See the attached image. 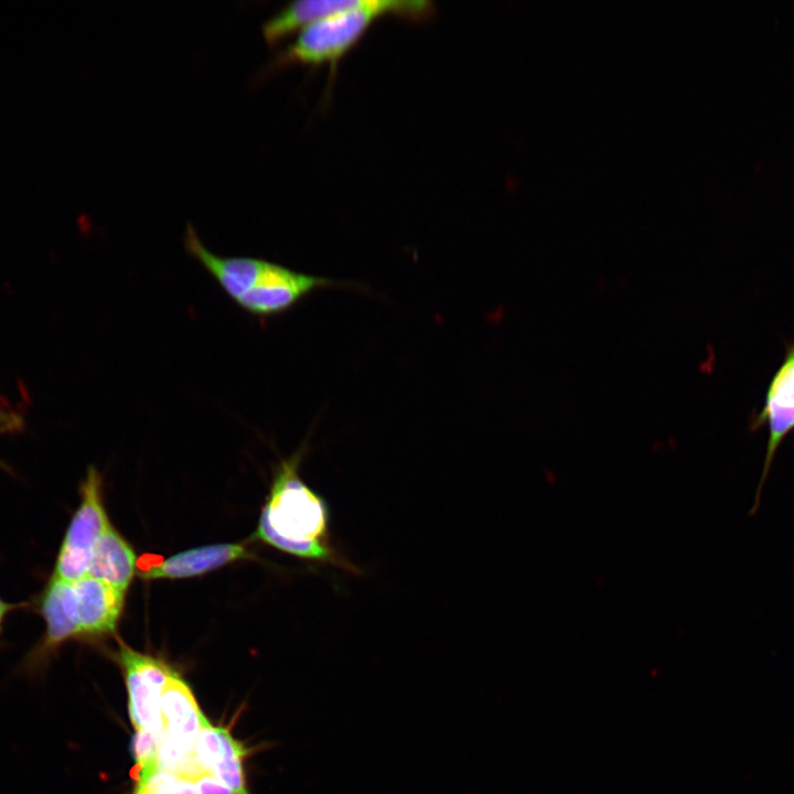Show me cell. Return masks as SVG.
<instances>
[{
  "mask_svg": "<svg viewBox=\"0 0 794 794\" xmlns=\"http://www.w3.org/2000/svg\"><path fill=\"white\" fill-rule=\"evenodd\" d=\"M305 451L304 443L278 466L256 537L292 556L356 573L358 569L334 544L328 502L299 474Z\"/></svg>",
  "mask_w": 794,
  "mask_h": 794,
  "instance_id": "cell-1",
  "label": "cell"
},
{
  "mask_svg": "<svg viewBox=\"0 0 794 794\" xmlns=\"http://www.w3.org/2000/svg\"><path fill=\"white\" fill-rule=\"evenodd\" d=\"M184 249L242 310L259 319L281 315L318 290L353 287L335 279L299 272L254 257H223L211 251L195 227L184 230Z\"/></svg>",
  "mask_w": 794,
  "mask_h": 794,
  "instance_id": "cell-2",
  "label": "cell"
},
{
  "mask_svg": "<svg viewBox=\"0 0 794 794\" xmlns=\"http://www.w3.org/2000/svg\"><path fill=\"white\" fill-rule=\"evenodd\" d=\"M436 9L430 1L361 0L346 11L330 15L299 32L297 37L273 56L256 75L254 82H265L291 66L336 69L341 60L362 40L379 19L394 17L411 22L432 18Z\"/></svg>",
  "mask_w": 794,
  "mask_h": 794,
  "instance_id": "cell-3",
  "label": "cell"
},
{
  "mask_svg": "<svg viewBox=\"0 0 794 794\" xmlns=\"http://www.w3.org/2000/svg\"><path fill=\"white\" fill-rule=\"evenodd\" d=\"M101 480L95 468L82 484V500L61 545L52 578L76 581L87 576L95 547L110 526L101 500Z\"/></svg>",
  "mask_w": 794,
  "mask_h": 794,
  "instance_id": "cell-4",
  "label": "cell"
},
{
  "mask_svg": "<svg viewBox=\"0 0 794 794\" xmlns=\"http://www.w3.org/2000/svg\"><path fill=\"white\" fill-rule=\"evenodd\" d=\"M163 737L158 754L160 771L178 774L201 729L210 721L187 684L174 673L161 695Z\"/></svg>",
  "mask_w": 794,
  "mask_h": 794,
  "instance_id": "cell-5",
  "label": "cell"
},
{
  "mask_svg": "<svg viewBox=\"0 0 794 794\" xmlns=\"http://www.w3.org/2000/svg\"><path fill=\"white\" fill-rule=\"evenodd\" d=\"M118 661L128 690V707L136 730L163 733L161 695L175 673L163 661L120 643Z\"/></svg>",
  "mask_w": 794,
  "mask_h": 794,
  "instance_id": "cell-6",
  "label": "cell"
},
{
  "mask_svg": "<svg viewBox=\"0 0 794 794\" xmlns=\"http://www.w3.org/2000/svg\"><path fill=\"white\" fill-rule=\"evenodd\" d=\"M764 426H768L769 438L750 515L760 507L762 491L779 448L794 430V340L786 344L783 362L772 376L762 408L752 416L749 429L754 432Z\"/></svg>",
  "mask_w": 794,
  "mask_h": 794,
  "instance_id": "cell-7",
  "label": "cell"
},
{
  "mask_svg": "<svg viewBox=\"0 0 794 794\" xmlns=\"http://www.w3.org/2000/svg\"><path fill=\"white\" fill-rule=\"evenodd\" d=\"M73 587L81 634L99 636L112 633L126 592L89 576L73 581Z\"/></svg>",
  "mask_w": 794,
  "mask_h": 794,
  "instance_id": "cell-8",
  "label": "cell"
},
{
  "mask_svg": "<svg viewBox=\"0 0 794 794\" xmlns=\"http://www.w3.org/2000/svg\"><path fill=\"white\" fill-rule=\"evenodd\" d=\"M248 557L243 544H214L201 546L172 555L171 557L142 568L143 579H180L195 577L233 561Z\"/></svg>",
  "mask_w": 794,
  "mask_h": 794,
  "instance_id": "cell-9",
  "label": "cell"
},
{
  "mask_svg": "<svg viewBox=\"0 0 794 794\" xmlns=\"http://www.w3.org/2000/svg\"><path fill=\"white\" fill-rule=\"evenodd\" d=\"M361 0H301L290 2L261 26L267 45L276 47L309 25L356 7Z\"/></svg>",
  "mask_w": 794,
  "mask_h": 794,
  "instance_id": "cell-10",
  "label": "cell"
},
{
  "mask_svg": "<svg viewBox=\"0 0 794 794\" xmlns=\"http://www.w3.org/2000/svg\"><path fill=\"white\" fill-rule=\"evenodd\" d=\"M136 567L137 559L131 546L110 525L95 547L87 576L126 592Z\"/></svg>",
  "mask_w": 794,
  "mask_h": 794,
  "instance_id": "cell-11",
  "label": "cell"
},
{
  "mask_svg": "<svg viewBox=\"0 0 794 794\" xmlns=\"http://www.w3.org/2000/svg\"><path fill=\"white\" fill-rule=\"evenodd\" d=\"M42 614L46 623L45 647L82 636L73 582L52 578L43 594Z\"/></svg>",
  "mask_w": 794,
  "mask_h": 794,
  "instance_id": "cell-12",
  "label": "cell"
},
{
  "mask_svg": "<svg viewBox=\"0 0 794 794\" xmlns=\"http://www.w3.org/2000/svg\"><path fill=\"white\" fill-rule=\"evenodd\" d=\"M219 750L210 773L235 794H249L243 769V760L247 754L246 749L223 727H219Z\"/></svg>",
  "mask_w": 794,
  "mask_h": 794,
  "instance_id": "cell-13",
  "label": "cell"
},
{
  "mask_svg": "<svg viewBox=\"0 0 794 794\" xmlns=\"http://www.w3.org/2000/svg\"><path fill=\"white\" fill-rule=\"evenodd\" d=\"M162 737L163 733L157 734L147 730H136L132 741V754L138 770L154 765L158 766L157 760Z\"/></svg>",
  "mask_w": 794,
  "mask_h": 794,
  "instance_id": "cell-14",
  "label": "cell"
},
{
  "mask_svg": "<svg viewBox=\"0 0 794 794\" xmlns=\"http://www.w3.org/2000/svg\"><path fill=\"white\" fill-rule=\"evenodd\" d=\"M197 794H235L210 772H203L194 780Z\"/></svg>",
  "mask_w": 794,
  "mask_h": 794,
  "instance_id": "cell-15",
  "label": "cell"
},
{
  "mask_svg": "<svg viewBox=\"0 0 794 794\" xmlns=\"http://www.w3.org/2000/svg\"><path fill=\"white\" fill-rule=\"evenodd\" d=\"M171 794H197L195 782L191 779L178 775L171 790Z\"/></svg>",
  "mask_w": 794,
  "mask_h": 794,
  "instance_id": "cell-16",
  "label": "cell"
},
{
  "mask_svg": "<svg viewBox=\"0 0 794 794\" xmlns=\"http://www.w3.org/2000/svg\"><path fill=\"white\" fill-rule=\"evenodd\" d=\"M133 794H164L149 783L137 781Z\"/></svg>",
  "mask_w": 794,
  "mask_h": 794,
  "instance_id": "cell-17",
  "label": "cell"
},
{
  "mask_svg": "<svg viewBox=\"0 0 794 794\" xmlns=\"http://www.w3.org/2000/svg\"><path fill=\"white\" fill-rule=\"evenodd\" d=\"M12 605L9 603H6L0 599V622L3 619V616L11 610Z\"/></svg>",
  "mask_w": 794,
  "mask_h": 794,
  "instance_id": "cell-18",
  "label": "cell"
}]
</instances>
